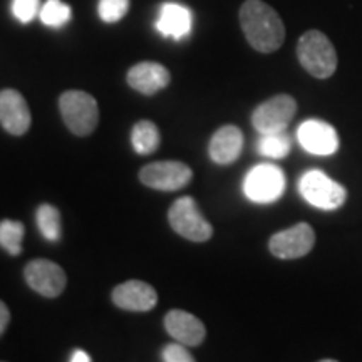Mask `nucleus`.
<instances>
[{"mask_svg":"<svg viewBox=\"0 0 362 362\" xmlns=\"http://www.w3.org/2000/svg\"><path fill=\"white\" fill-rule=\"evenodd\" d=\"M240 25L255 51H279L285 40V25L277 12L262 0H245L240 7Z\"/></svg>","mask_w":362,"mask_h":362,"instance_id":"obj_1","label":"nucleus"},{"mask_svg":"<svg viewBox=\"0 0 362 362\" xmlns=\"http://www.w3.org/2000/svg\"><path fill=\"white\" fill-rule=\"evenodd\" d=\"M297 57L302 67L317 79H327L337 69L336 47L320 30H307L300 35Z\"/></svg>","mask_w":362,"mask_h":362,"instance_id":"obj_2","label":"nucleus"},{"mask_svg":"<svg viewBox=\"0 0 362 362\" xmlns=\"http://www.w3.org/2000/svg\"><path fill=\"white\" fill-rule=\"evenodd\" d=\"M62 119L72 134L89 136L96 129L99 107L96 99L84 90H66L59 98Z\"/></svg>","mask_w":362,"mask_h":362,"instance_id":"obj_3","label":"nucleus"},{"mask_svg":"<svg viewBox=\"0 0 362 362\" xmlns=\"http://www.w3.org/2000/svg\"><path fill=\"white\" fill-rule=\"evenodd\" d=\"M168 221L176 233L189 242H206L214 237V226L202 215L197 202L189 197L178 198L168 211Z\"/></svg>","mask_w":362,"mask_h":362,"instance_id":"obj_4","label":"nucleus"},{"mask_svg":"<svg viewBox=\"0 0 362 362\" xmlns=\"http://www.w3.org/2000/svg\"><path fill=\"white\" fill-rule=\"evenodd\" d=\"M298 189L307 203L320 210H337L346 203L347 189L337 181L330 180L320 170L304 173L298 183Z\"/></svg>","mask_w":362,"mask_h":362,"instance_id":"obj_5","label":"nucleus"},{"mask_svg":"<svg viewBox=\"0 0 362 362\" xmlns=\"http://www.w3.org/2000/svg\"><path fill=\"white\" fill-rule=\"evenodd\" d=\"M296 112V99L288 94H277L255 107L252 112V124L260 134L280 133L292 123Z\"/></svg>","mask_w":362,"mask_h":362,"instance_id":"obj_6","label":"nucleus"},{"mask_svg":"<svg viewBox=\"0 0 362 362\" xmlns=\"http://www.w3.org/2000/svg\"><path fill=\"white\" fill-rule=\"evenodd\" d=\"M192 178V168L181 161L149 163L139 171V181L144 187L158 192H178L188 187Z\"/></svg>","mask_w":362,"mask_h":362,"instance_id":"obj_7","label":"nucleus"},{"mask_svg":"<svg viewBox=\"0 0 362 362\" xmlns=\"http://www.w3.org/2000/svg\"><path fill=\"white\" fill-rule=\"evenodd\" d=\"M285 176L274 165H259L248 171L243 181V192L248 200L255 203H274L282 197Z\"/></svg>","mask_w":362,"mask_h":362,"instance_id":"obj_8","label":"nucleus"},{"mask_svg":"<svg viewBox=\"0 0 362 362\" xmlns=\"http://www.w3.org/2000/svg\"><path fill=\"white\" fill-rule=\"evenodd\" d=\"M314 245L315 232L305 221H300V223L293 225L291 228L272 235L269 242L272 255L282 260H293L305 257L307 253H310Z\"/></svg>","mask_w":362,"mask_h":362,"instance_id":"obj_9","label":"nucleus"},{"mask_svg":"<svg viewBox=\"0 0 362 362\" xmlns=\"http://www.w3.org/2000/svg\"><path fill=\"white\" fill-rule=\"evenodd\" d=\"M25 282L34 292L42 297L56 298L64 292L67 285L66 272L56 262L37 259L30 260L24 269Z\"/></svg>","mask_w":362,"mask_h":362,"instance_id":"obj_10","label":"nucleus"},{"mask_svg":"<svg viewBox=\"0 0 362 362\" xmlns=\"http://www.w3.org/2000/svg\"><path fill=\"white\" fill-rule=\"evenodd\" d=\"M297 138L300 146L310 155L329 156L339 149L337 131L320 119H309L302 123L297 131Z\"/></svg>","mask_w":362,"mask_h":362,"instance_id":"obj_11","label":"nucleus"},{"mask_svg":"<svg viewBox=\"0 0 362 362\" xmlns=\"http://www.w3.org/2000/svg\"><path fill=\"white\" fill-rule=\"evenodd\" d=\"M30 110L19 90H0V124L13 136L25 134L30 128Z\"/></svg>","mask_w":362,"mask_h":362,"instance_id":"obj_12","label":"nucleus"},{"mask_svg":"<svg viewBox=\"0 0 362 362\" xmlns=\"http://www.w3.org/2000/svg\"><path fill=\"white\" fill-rule=\"evenodd\" d=\"M112 302L128 312H149L158 304L156 288L143 280H128L112 291Z\"/></svg>","mask_w":362,"mask_h":362,"instance_id":"obj_13","label":"nucleus"},{"mask_svg":"<svg viewBox=\"0 0 362 362\" xmlns=\"http://www.w3.org/2000/svg\"><path fill=\"white\" fill-rule=\"evenodd\" d=\"M165 329L176 342L185 344L188 347H197L205 341V324L197 315L185 310H170L165 315Z\"/></svg>","mask_w":362,"mask_h":362,"instance_id":"obj_14","label":"nucleus"},{"mask_svg":"<svg viewBox=\"0 0 362 362\" xmlns=\"http://www.w3.org/2000/svg\"><path fill=\"white\" fill-rule=\"evenodd\" d=\"M126 79L134 90L144 96H153L171 83V74L160 62L143 61L131 67Z\"/></svg>","mask_w":362,"mask_h":362,"instance_id":"obj_15","label":"nucleus"},{"mask_svg":"<svg viewBox=\"0 0 362 362\" xmlns=\"http://www.w3.org/2000/svg\"><path fill=\"white\" fill-rule=\"evenodd\" d=\"M193 27V16L188 7L181 4L166 2L160 7L158 13L156 29L163 37H171L175 40H181L188 37Z\"/></svg>","mask_w":362,"mask_h":362,"instance_id":"obj_16","label":"nucleus"},{"mask_svg":"<svg viewBox=\"0 0 362 362\" xmlns=\"http://www.w3.org/2000/svg\"><path fill=\"white\" fill-rule=\"evenodd\" d=\"M243 148V134L237 126L226 124L216 129V133L211 136L208 153L216 165H232L238 160L240 153Z\"/></svg>","mask_w":362,"mask_h":362,"instance_id":"obj_17","label":"nucleus"},{"mask_svg":"<svg viewBox=\"0 0 362 362\" xmlns=\"http://www.w3.org/2000/svg\"><path fill=\"white\" fill-rule=\"evenodd\" d=\"M160 129L151 121H139L134 124L133 131H131V144L138 155H151L160 148Z\"/></svg>","mask_w":362,"mask_h":362,"instance_id":"obj_18","label":"nucleus"},{"mask_svg":"<svg viewBox=\"0 0 362 362\" xmlns=\"http://www.w3.org/2000/svg\"><path fill=\"white\" fill-rule=\"evenodd\" d=\"M35 221L42 233V237L49 242H57L62 235V225H61V214L54 205L49 203H42L37 208L35 214Z\"/></svg>","mask_w":362,"mask_h":362,"instance_id":"obj_19","label":"nucleus"},{"mask_svg":"<svg viewBox=\"0 0 362 362\" xmlns=\"http://www.w3.org/2000/svg\"><path fill=\"white\" fill-rule=\"evenodd\" d=\"M24 233L25 228L21 221L2 220L0 221V247H2L8 255H21Z\"/></svg>","mask_w":362,"mask_h":362,"instance_id":"obj_20","label":"nucleus"},{"mask_svg":"<svg viewBox=\"0 0 362 362\" xmlns=\"http://www.w3.org/2000/svg\"><path fill=\"white\" fill-rule=\"evenodd\" d=\"M257 149H259L260 155L274 158V160H280V158H285L288 153H291L292 149L291 136L285 133V131H280V133L262 134V138L259 139V144H257Z\"/></svg>","mask_w":362,"mask_h":362,"instance_id":"obj_21","label":"nucleus"},{"mask_svg":"<svg viewBox=\"0 0 362 362\" xmlns=\"http://www.w3.org/2000/svg\"><path fill=\"white\" fill-rule=\"evenodd\" d=\"M72 11L62 0H47L42 7H40L39 17L42 24L59 29V27L66 25L71 21Z\"/></svg>","mask_w":362,"mask_h":362,"instance_id":"obj_22","label":"nucleus"},{"mask_svg":"<svg viewBox=\"0 0 362 362\" xmlns=\"http://www.w3.org/2000/svg\"><path fill=\"white\" fill-rule=\"evenodd\" d=\"M129 11V0H99L98 12L103 22L115 24L119 22Z\"/></svg>","mask_w":362,"mask_h":362,"instance_id":"obj_23","label":"nucleus"},{"mask_svg":"<svg viewBox=\"0 0 362 362\" xmlns=\"http://www.w3.org/2000/svg\"><path fill=\"white\" fill-rule=\"evenodd\" d=\"M12 13L22 24H29L40 12V0H12Z\"/></svg>","mask_w":362,"mask_h":362,"instance_id":"obj_24","label":"nucleus"},{"mask_svg":"<svg viewBox=\"0 0 362 362\" xmlns=\"http://www.w3.org/2000/svg\"><path fill=\"white\" fill-rule=\"evenodd\" d=\"M161 359L165 362H193L194 357L189 354L185 344H168L161 352Z\"/></svg>","mask_w":362,"mask_h":362,"instance_id":"obj_25","label":"nucleus"},{"mask_svg":"<svg viewBox=\"0 0 362 362\" xmlns=\"http://www.w3.org/2000/svg\"><path fill=\"white\" fill-rule=\"evenodd\" d=\"M8 322H11V312H8V307L0 300V336L6 332Z\"/></svg>","mask_w":362,"mask_h":362,"instance_id":"obj_26","label":"nucleus"},{"mask_svg":"<svg viewBox=\"0 0 362 362\" xmlns=\"http://www.w3.org/2000/svg\"><path fill=\"white\" fill-rule=\"evenodd\" d=\"M69 361L71 362H90L93 359H90V356L88 354V352L74 351V352H72V356H71Z\"/></svg>","mask_w":362,"mask_h":362,"instance_id":"obj_27","label":"nucleus"}]
</instances>
